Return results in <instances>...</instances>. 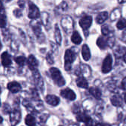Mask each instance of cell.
I'll return each instance as SVG.
<instances>
[{"instance_id": "e575fe53", "label": "cell", "mask_w": 126, "mask_h": 126, "mask_svg": "<svg viewBox=\"0 0 126 126\" xmlns=\"http://www.w3.org/2000/svg\"><path fill=\"white\" fill-rule=\"evenodd\" d=\"M2 11H3V5H2V2L0 1V13H1Z\"/></svg>"}, {"instance_id": "603a6c76", "label": "cell", "mask_w": 126, "mask_h": 126, "mask_svg": "<svg viewBox=\"0 0 126 126\" xmlns=\"http://www.w3.org/2000/svg\"><path fill=\"white\" fill-rule=\"evenodd\" d=\"M36 122V119L33 116L29 114L25 117V123H26L27 125H28V126H35Z\"/></svg>"}, {"instance_id": "cb8c5ba5", "label": "cell", "mask_w": 126, "mask_h": 126, "mask_svg": "<svg viewBox=\"0 0 126 126\" xmlns=\"http://www.w3.org/2000/svg\"><path fill=\"white\" fill-rule=\"evenodd\" d=\"M116 27L119 30H123V29L126 28V20L122 18L120 19L116 23Z\"/></svg>"}, {"instance_id": "9c48e42d", "label": "cell", "mask_w": 126, "mask_h": 126, "mask_svg": "<svg viewBox=\"0 0 126 126\" xmlns=\"http://www.w3.org/2000/svg\"><path fill=\"white\" fill-rule=\"evenodd\" d=\"M38 61L37 59L35 58L34 56L33 55H31L29 56L28 59V68L31 70V71H36V69L38 67Z\"/></svg>"}, {"instance_id": "836d02e7", "label": "cell", "mask_w": 126, "mask_h": 126, "mask_svg": "<svg viewBox=\"0 0 126 126\" xmlns=\"http://www.w3.org/2000/svg\"><path fill=\"white\" fill-rule=\"evenodd\" d=\"M95 126H109V125L106 124H103V123H97Z\"/></svg>"}, {"instance_id": "4316f807", "label": "cell", "mask_w": 126, "mask_h": 126, "mask_svg": "<svg viewBox=\"0 0 126 126\" xmlns=\"http://www.w3.org/2000/svg\"><path fill=\"white\" fill-rule=\"evenodd\" d=\"M120 13L121 11L119 10V9H115L112 11V14H111V19H116V18H118L119 16H120Z\"/></svg>"}, {"instance_id": "e0dca14e", "label": "cell", "mask_w": 126, "mask_h": 126, "mask_svg": "<svg viewBox=\"0 0 126 126\" xmlns=\"http://www.w3.org/2000/svg\"><path fill=\"white\" fill-rule=\"evenodd\" d=\"M77 119L79 122H82L85 123H88L91 121V119L90 116H88L87 114L83 113H79L77 115Z\"/></svg>"}, {"instance_id": "5bb4252c", "label": "cell", "mask_w": 126, "mask_h": 126, "mask_svg": "<svg viewBox=\"0 0 126 126\" xmlns=\"http://www.w3.org/2000/svg\"><path fill=\"white\" fill-rule=\"evenodd\" d=\"M82 54L84 60L88 61L91 58V51L87 45H84L82 46Z\"/></svg>"}, {"instance_id": "7402d4cb", "label": "cell", "mask_w": 126, "mask_h": 126, "mask_svg": "<svg viewBox=\"0 0 126 126\" xmlns=\"http://www.w3.org/2000/svg\"><path fill=\"white\" fill-rule=\"evenodd\" d=\"M54 36H55V39L56 42L58 45L61 44L62 42V36H61V32L60 30L58 27L57 25H56V28H55V33H54Z\"/></svg>"}, {"instance_id": "30bf717a", "label": "cell", "mask_w": 126, "mask_h": 126, "mask_svg": "<svg viewBox=\"0 0 126 126\" xmlns=\"http://www.w3.org/2000/svg\"><path fill=\"white\" fill-rule=\"evenodd\" d=\"M33 78H34V82L36 85L37 86L38 88H39L41 91H43V80L39 74V73L37 71H34L33 72Z\"/></svg>"}, {"instance_id": "7c38bea8", "label": "cell", "mask_w": 126, "mask_h": 126, "mask_svg": "<svg viewBox=\"0 0 126 126\" xmlns=\"http://www.w3.org/2000/svg\"><path fill=\"white\" fill-rule=\"evenodd\" d=\"M45 101L47 104L52 105V106H56L59 103V97L54 96V95H47L45 97Z\"/></svg>"}, {"instance_id": "d590c367", "label": "cell", "mask_w": 126, "mask_h": 126, "mask_svg": "<svg viewBox=\"0 0 126 126\" xmlns=\"http://www.w3.org/2000/svg\"><path fill=\"white\" fill-rule=\"evenodd\" d=\"M84 126H93V125H92V121H91V122H88V123H85V125H84Z\"/></svg>"}, {"instance_id": "3957f363", "label": "cell", "mask_w": 126, "mask_h": 126, "mask_svg": "<svg viewBox=\"0 0 126 126\" xmlns=\"http://www.w3.org/2000/svg\"><path fill=\"white\" fill-rule=\"evenodd\" d=\"M112 56L110 55H108L102 63V71L104 74H107L112 69Z\"/></svg>"}, {"instance_id": "4fadbf2b", "label": "cell", "mask_w": 126, "mask_h": 126, "mask_svg": "<svg viewBox=\"0 0 126 126\" xmlns=\"http://www.w3.org/2000/svg\"><path fill=\"white\" fill-rule=\"evenodd\" d=\"M8 90L12 93H17L21 90V85L17 82H11L8 85Z\"/></svg>"}, {"instance_id": "52a82bcc", "label": "cell", "mask_w": 126, "mask_h": 126, "mask_svg": "<svg viewBox=\"0 0 126 126\" xmlns=\"http://www.w3.org/2000/svg\"><path fill=\"white\" fill-rule=\"evenodd\" d=\"M61 95L64 98H66L67 99L71 100V101H73V100H74L76 99L75 93L72 90L68 88L62 90L61 91Z\"/></svg>"}, {"instance_id": "8fae6325", "label": "cell", "mask_w": 126, "mask_h": 126, "mask_svg": "<svg viewBox=\"0 0 126 126\" xmlns=\"http://www.w3.org/2000/svg\"><path fill=\"white\" fill-rule=\"evenodd\" d=\"M2 64L5 67H9L11 65V58L8 52H4L1 56Z\"/></svg>"}, {"instance_id": "f546056e", "label": "cell", "mask_w": 126, "mask_h": 126, "mask_svg": "<svg viewBox=\"0 0 126 126\" xmlns=\"http://www.w3.org/2000/svg\"><path fill=\"white\" fill-rule=\"evenodd\" d=\"M122 88L124 90H126V77L123 79L122 82Z\"/></svg>"}, {"instance_id": "5b68a950", "label": "cell", "mask_w": 126, "mask_h": 126, "mask_svg": "<svg viewBox=\"0 0 126 126\" xmlns=\"http://www.w3.org/2000/svg\"><path fill=\"white\" fill-rule=\"evenodd\" d=\"M92 24V17L91 16H84L79 20V25L83 30L88 29Z\"/></svg>"}, {"instance_id": "f1b7e54d", "label": "cell", "mask_w": 126, "mask_h": 126, "mask_svg": "<svg viewBox=\"0 0 126 126\" xmlns=\"http://www.w3.org/2000/svg\"><path fill=\"white\" fill-rule=\"evenodd\" d=\"M14 14L15 16H16V17H20V16L22 15L21 10H19V9H16V10L14 11Z\"/></svg>"}, {"instance_id": "74e56055", "label": "cell", "mask_w": 126, "mask_h": 126, "mask_svg": "<svg viewBox=\"0 0 126 126\" xmlns=\"http://www.w3.org/2000/svg\"><path fill=\"white\" fill-rule=\"evenodd\" d=\"M2 121H3V119H2V117L1 116H0V123H2Z\"/></svg>"}, {"instance_id": "f35d334b", "label": "cell", "mask_w": 126, "mask_h": 126, "mask_svg": "<svg viewBox=\"0 0 126 126\" xmlns=\"http://www.w3.org/2000/svg\"><path fill=\"white\" fill-rule=\"evenodd\" d=\"M2 45L1 41H0V50H1V49H2Z\"/></svg>"}, {"instance_id": "7bdbcfd3", "label": "cell", "mask_w": 126, "mask_h": 126, "mask_svg": "<svg viewBox=\"0 0 126 126\" xmlns=\"http://www.w3.org/2000/svg\"><path fill=\"white\" fill-rule=\"evenodd\" d=\"M0 91H1V88H0Z\"/></svg>"}, {"instance_id": "8d00e7d4", "label": "cell", "mask_w": 126, "mask_h": 126, "mask_svg": "<svg viewBox=\"0 0 126 126\" xmlns=\"http://www.w3.org/2000/svg\"><path fill=\"white\" fill-rule=\"evenodd\" d=\"M123 61L126 63V52H125V54L123 55Z\"/></svg>"}, {"instance_id": "83f0119b", "label": "cell", "mask_w": 126, "mask_h": 126, "mask_svg": "<svg viewBox=\"0 0 126 126\" xmlns=\"http://www.w3.org/2000/svg\"><path fill=\"white\" fill-rule=\"evenodd\" d=\"M101 30H102V34L104 36L108 35L110 33V28H109V27L108 25H103L102 27Z\"/></svg>"}, {"instance_id": "484cf974", "label": "cell", "mask_w": 126, "mask_h": 126, "mask_svg": "<svg viewBox=\"0 0 126 126\" xmlns=\"http://www.w3.org/2000/svg\"><path fill=\"white\" fill-rule=\"evenodd\" d=\"M25 61H26V59L24 56H18V57L15 58V62L17 63L18 65H19L21 66L24 65Z\"/></svg>"}, {"instance_id": "2e32d148", "label": "cell", "mask_w": 126, "mask_h": 126, "mask_svg": "<svg viewBox=\"0 0 126 126\" xmlns=\"http://www.w3.org/2000/svg\"><path fill=\"white\" fill-rule=\"evenodd\" d=\"M108 39H105V37L103 36H101V37H99L97 41H96V44L98 45L99 47H100L101 49H105L108 45Z\"/></svg>"}, {"instance_id": "d6986e66", "label": "cell", "mask_w": 126, "mask_h": 126, "mask_svg": "<svg viewBox=\"0 0 126 126\" xmlns=\"http://www.w3.org/2000/svg\"><path fill=\"white\" fill-rule=\"evenodd\" d=\"M89 92H90V94H91L92 96H94V97H95L96 99H99L101 98L102 92H101V91H100L99 88L92 87V88H90Z\"/></svg>"}, {"instance_id": "4dcf8cb0", "label": "cell", "mask_w": 126, "mask_h": 126, "mask_svg": "<svg viewBox=\"0 0 126 126\" xmlns=\"http://www.w3.org/2000/svg\"><path fill=\"white\" fill-rule=\"evenodd\" d=\"M47 59L48 63H50V64H53V59L51 58V56H50V54H47Z\"/></svg>"}, {"instance_id": "ac0fdd59", "label": "cell", "mask_w": 126, "mask_h": 126, "mask_svg": "<svg viewBox=\"0 0 126 126\" xmlns=\"http://www.w3.org/2000/svg\"><path fill=\"white\" fill-rule=\"evenodd\" d=\"M110 102H111L112 105H113L114 106H116V107L121 106L122 105V99L118 95H113L110 98Z\"/></svg>"}, {"instance_id": "ffe728a7", "label": "cell", "mask_w": 126, "mask_h": 126, "mask_svg": "<svg viewBox=\"0 0 126 126\" xmlns=\"http://www.w3.org/2000/svg\"><path fill=\"white\" fill-rule=\"evenodd\" d=\"M71 40L76 45H79L82 42V37L80 36L79 33L77 31H74V33H73V35L71 36Z\"/></svg>"}, {"instance_id": "1f68e13d", "label": "cell", "mask_w": 126, "mask_h": 126, "mask_svg": "<svg viewBox=\"0 0 126 126\" xmlns=\"http://www.w3.org/2000/svg\"><path fill=\"white\" fill-rule=\"evenodd\" d=\"M61 8H62V9H63V11H65L66 9H67V8H68V5H67V3H65V2H62V4H61ZM59 6V7H60Z\"/></svg>"}, {"instance_id": "8992f818", "label": "cell", "mask_w": 126, "mask_h": 126, "mask_svg": "<svg viewBox=\"0 0 126 126\" xmlns=\"http://www.w3.org/2000/svg\"><path fill=\"white\" fill-rule=\"evenodd\" d=\"M10 119L12 126L16 125L21 119V113L18 110H14L10 113Z\"/></svg>"}, {"instance_id": "60d3db41", "label": "cell", "mask_w": 126, "mask_h": 126, "mask_svg": "<svg viewBox=\"0 0 126 126\" xmlns=\"http://www.w3.org/2000/svg\"><path fill=\"white\" fill-rule=\"evenodd\" d=\"M7 2H10V1H11V0H6Z\"/></svg>"}, {"instance_id": "6da1fadb", "label": "cell", "mask_w": 126, "mask_h": 126, "mask_svg": "<svg viewBox=\"0 0 126 126\" xmlns=\"http://www.w3.org/2000/svg\"><path fill=\"white\" fill-rule=\"evenodd\" d=\"M50 72L53 80L58 86H63L65 84V80L62 77L59 69L56 68H51L50 69Z\"/></svg>"}, {"instance_id": "ee69618b", "label": "cell", "mask_w": 126, "mask_h": 126, "mask_svg": "<svg viewBox=\"0 0 126 126\" xmlns=\"http://www.w3.org/2000/svg\"><path fill=\"white\" fill-rule=\"evenodd\" d=\"M59 126H62V125H59Z\"/></svg>"}, {"instance_id": "d4e9b609", "label": "cell", "mask_w": 126, "mask_h": 126, "mask_svg": "<svg viewBox=\"0 0 126 126\" xmlns=\"http://www.w3.org/2000/svg\"><path fill=\"white\" fill-rule=\"evenodd\" d=\"M6 16L5 14H0V28H5L6 26Z\"/></svg>"}, {"instance_id": "9a60e30c", "label": "cell", "mask_w": 126, "mask_h": 126, "mask_svg": "<svg viewBox=\"0 0 126 126\" xmlns=\"http://www.w3.org/2000/svg\"><path fill=\"white\" fill-rule=\"evenodd\" d=\"M108 12H106V11L101 12L97 15V16L96 18V21L98 24H102L105 22V20L108 19Z\"/></svg>"}, {"instance_id": "44dd1931", "label": "cell", "mask_w": 126, "mask_h": 126, "mask_svg": "<svg viewBox=\"0 0 126 126\" xmlns=\"http://www.w3.org/2000/svg\"><path fill=\"white\" fill-rule=\"evenodd\" d=\"M77 85L78 87L82 88H87L88 86L87 80L84 77H79L77 80Z\"/></svg>"}, {"instance_id": "ab89813d", "label": "cell", "mask_w": 126, "mask_h": 126, "mask_svg": "<svg viewBox=\"0 0 126 126\" xmlns=\"http://www.w3.org/2000/svg\"><path fill=\"white\" fill-rule=\"evenodd\" d=\"M125 102H126V94H125Z\"/></svg>"}, {"instance_id": "d6a6232c", "label": "cell", "mask_w": 126, "mask_h": 126, "mask_svg": "<svg viewBox=\"0 0 126 126\" xmlns=\"http://www.w3.org/2000/svg\"><path fill=\"white\" fill-rule=\"evenodd\" d=\"M18 4H19L20 8H24V6H25V2H24L23 0H19V1L18 2Z\"/></svg>"}, {"instance_id": "7a4b0ae2", "label": "cell", "mask_w": 126, "mask_h": 126, "mask_svg": "<svg viewBox=\"0 0 126 126\" xmlns=\"http://www.w3.org/2000/svg\"><path fill=\"white\" fill-rule=\"evenodd\" d=\"M76 59V53L74 50L68 49L65 52V69L68 71H71V65Z\"/></svg>"}, {"instance_id": "ba28073f", "label": "cell", "mask_w": 126, "mask_h": 126, "mask_svg": "<svg viewBox=\"0 0 126 126\" xmlns=\"http://www.w3.org/2000/svg\"><path fill=\"white\" fill-rule=\"evenodd\" d=\"M62 25L65 30L73 28V20L69 16H64L62 19Z\"/></svg>"}, {"instance_id": "277c9868", "label": "cell", "mask_w": 126, "mask_h": 126, "mask_svg": "<svg viewBox=\"0 0 126 126\" xmlns=\"http://www.w3.org/2000/svg\"><path fill=\"white\" fill-rule=\"evenodd\" d=\"M40 12L39 8L32 2H29V12H28V17L32 19H37L39 17Z\"/></svg>"}, {"instance_id": "b9f144b4", "label": "cell", "mask_w": 126, "mask_h": 126, "mask_svg": "<svg viewBox=\"0 0 126 126\" xmlns=\"http://www.w3.org/2000/svg\"><path fill=\"white\" fill-rule=\"evenodd\" d=\"M0 105H1V102H0Z\"/></svg>"}]
</instances>
